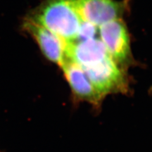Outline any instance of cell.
<instances>
[{"label": "cell", "instance_id": "7", "mask_svg": "<svg viewBox=\"0 0 152 152\" xmlns=\"http://www.w3.org/2000/svg\"><path fill=\"white\" fill-rule=\"evenodd\" d=\"M66 56L69 60L85 69L110 55L99 38L94 37L66 44Z\"/></svg>", "mask_w": 152, "mask_h": 152}, {"label": "cell", "instance_id": "6", "mask_svg": "<svg viewBox=\"0 0 152 152\" xmlns=\"http://www.w3.org/2000/svg\"><path fill=\"white\" fill-rule=\"evenodd\" d=\"M23 27L34 38L48 60L61 66L68 59L66 43L55 33L28 18L24 21Z\"/></svg>", "mask_w": 152, "mask_h": 152}, {"label": "cell", "instance_id": "1", "mask_svg": "<svg viewBox=\"0 0 152 152\" xmlns=\"http://www.w3.org/2000/svg\"><path fill=\"white\" fill-rule=\"evenodd\" d=\"M28 18L53 32L66 44L77 39L83 22L77 0H45Z\"/></svg>", "mask_w": 152, "mask_h": 152}, {"label": "cell", "instance_id": "4", "mask_svg": "<svg viewBox=\"0 0 152 152\" xmlns=\"http://www.w3.org/2000/svg\"><path fill=\"white\" fill-rule=\"evenodd\" d=\"M77 6L83 21L99 27L122 18L129 10V0H77Z\"/></svg>", "mask_w": 152, "mask_h": 152}, {"label": "cell", "instance_id": "3", "mask_svg": "<svg viewBox=\"0 0 152 152\" xmlns=\"http://www.w3.org/2000/svg\"><path fill=\"white\" fill-rule=\"evenodd\" d=\"M98 35L108 55L118 65L126 70L133 64L129 32L122 18L99 26Z\"/></svg>", "mask_w": 152, "mask_h": 152}, {"label": "cell", "instance_id": "5", "mask_svg": "<svg viewBox=\"0 0 152 152\" xmlns=\"http://www.w3.org/2000/svg\"><path fill=\"white\" fill-rule=\"evenodd\" d=\"M60 67L74 96L94 107L100 105L104 96L99 93L79 65L67 59Z\"/></svg>", "mask_w": 152, "mask_h": 152}, {"label": "cell", "instance_id": "2", "mask_svg": "<svg viewBox=\"0 0 152 152\" xmlns=\"http://www.w3.org/2000/svg\"><path fill=\"white\" fill-rule=\"evenodd\" d=\"M83 69L94 86L104 97L110 94L126 93L129 90L126 70L110 56Z\"/></svg>", "mask_w": 152, "mask_h": 152}, {"label": "cell", "instance_id": "8", "mask_svg": "<svg viewBox=\"0 0 152 152\" xmlns=\"http://www.w3.org/2000/svg\"><path fill=\"white\" fill-rule=\"evenodd\" d=\"M97 34H98V27L93 25L89 22L83 21L80 27L77 40L91 39V38L96 37V36Z\"/></svg>", "mask_w": 152, "mask_h": 152}]
</instances>
